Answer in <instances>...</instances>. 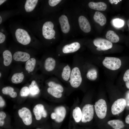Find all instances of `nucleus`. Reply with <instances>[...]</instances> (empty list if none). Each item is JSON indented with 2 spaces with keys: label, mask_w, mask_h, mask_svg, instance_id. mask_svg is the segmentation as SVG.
Listing matches in <instances>:
<instances>
[{
  "label": "nucleus",
  "mask_w": 129,
  "mask_h": 129,
  "mask_svg": "<svg viewBox=\"0 0 129 129\" xmlns=\"http://www.w3.org/2000/svg\"><path fill=\"white\" fill-rule=\"evenodd\" d=\"M82 79L79 68L77 67L73 68L71 70L69 82L73 87L77 88L81 85Z\"/></svg>",
  "instance_id": "obj_1"
},
{
  "label": "nucleus",
  "mask_w": 129,
  "mask_h": 129,
  "mask_svg": "<svg viewBox=\"0 0 129 129\" xmlns=\"http://www.w3.org/2000/svg\"><path fill=\"white\" fill-rule=\"evenodd\" d=\"M102 63L107 69L113 70L119 69L121 65V60L119 58L112 57H105Z\"/></svg>",
  "instance_id": "obj_2"
},
{
  "label": "nucleus",
  "mask_w": 129,
  "mask_h": 129,
  "mask_svg": "<svg viewBox=\"0 0 129 129\" xmlns=\"http://www.w3.org/2000/svg\"><path fill=\"white\" fill-rule=\"evenodd\" d=\"M95 111L98 117L101 119L106 116L107 111V106L105 101L100 99L96 102L94 105Z\"/></svg>",
  "instance_id": "obj_3"
},
{
  "label": "nucleus",
  "mask_w": 129,
  "mask_h": 129,
  "mask_svg": "<svg viewBox=\"0 0 129 129\" xmlns=\"http://www.w3.org/2000/svg\"><path fill=\"white\" fill-rule=\"evenodd\" d=\"M81 121L85 123L91 121L94 115V109L93 106L90 104H87L83 107L82 111Z\"/></svg>",
  "instance_id": "obj_4"
},
{
  "label": "nucleus",
  "mask_w": 129,
  "mask_h": 129,
  "mask_svg": "<svg viewBox=\"0 0 129 129\" xmlns=\"http://www.w3.org/2000/svg\"><path fill=\"white\" fill-rule=\"evenodd\" d=\"M15 36L17 41L24 45L28 44L31 41V38L27 32L25 30L18 28L16 30Z\"/></svg>",
  "instance_id": "obj_5"
},
{
  "label": "nucleus",
  "mask_w": 129,
  "mask_h": 129,
  "mask_svg": "<svg viewBox=\"0 0 129 129\" xmlns=\"http://www.w3.org/2000/svg\"><path fill=\"white\" fill-rule=\"evenodd\" d=\"M54 25L50 21L45 22L43 24L42 28V34L45 39H50L53 38L55 35V32L53 29Z\"/></svg>",
  "instance_id": "obj_6"
},
{
  "label": "nucleus",
  "mask_w": 129,
  "mask_h": 129,
  "mask_svg": "<svg viewBox=\"0 0 129 129\" xmlns=\"http://www.w3.org/2000/svg\"><path fill=\"white\" fill-rule=\"evenodd\" d=\"M94 45L97 47L98 51H105L113 47L112 43L108 40L102 38H98L93 41Z\"/></svg>",
  "instance_id": "obj_7"
},
{
  "label": "nucleus",
  "mask_w": 129,
  "mask_h": 129,
  "mask_svg": "<svg viewBox=\"0 0 129 129\" xmlns=\"http://www.w3.org/2000/svg\"><path fill=\"white\" fill-rule=\"evenodd\" d=\"M20 117L26 125H29L32 123V116L31 112L28 108L24 107L18 111Z\"/></svg>",
  "instance_id": "obj_8"
},
{
  "label": "nucleus",
  "mask_w": 129,
  "mask_h": 129,
  "mask_svg": "<svg viewBox=\"0 0 129 129\" xmlns=\"http://www.w3.org/2000/svg\"><path fill=\"white\" fill-rule=\"evenodd\" d=\"M126 104L125 99L121 98L117 99L112 104L111 108V112L113 115L118 114L124 110Z\"/></svg>",
  "instance_id": "obj_9"
},
{
  "label": "nucleus",
  "mask_w": 129,
  "mask_h": 129,
  "mask_svg": "<svg viewBox=\"0 0 129 129\" xmlns=\"http://www.w3.org/2000/svg\"><path fill=\"white\" fill-rule=\"evenodd\" d=\"M33 112L37 120H40L42 117L45 118L47 116L46 111L44 109L43 106L41 104L36 105L33 109Z\"/></svg>",
  "instance_id": "obj_10"
},
{
  "label": "nucleus",
  "mask_w": 129,
  "mask_h": 129,
  "mask_svg": "<svg viewBox=\"0 0 129 129\" xmlns=\"http://www.w3.org/2000/svg\"><path fill=\"white\" fill-rule=\"evenodd\" d=\"M78 21L80 27L82 31L86 33L90 31L91 25L86 18L84 16H81L79 17Z\"/></svg>",
  "instance_id": "obj_11"
},
{
  "label": "nucleus",
  "mask_w": 129,
  "mask_h": 129,
  "mask_svg": "<svg viewBox=\"0 0 129 129\" xmlns=\"http://www.w3.org/2000/svg\"><path fill=\"white\" fill-rule=\"evenodd\" d=\"M80 43L77 42H75L65 45L63 48L62 51L65 54L75 52L80 48Z\"/></svg>",
  "instance_id": "obj_12"
},
{
  "label": "nucleus",
  "mask_w": 129,
  "mask_h": 129,
  "mask_svg": "<svg viewBox=\"0 0 129 129\" xmlns=\"http://www.w3.org/2000/svg\"><path fill=\"white\" fill-rule=\"evenodd\" d=\"M56 61L53 58L49 57L45 60L43 65L44 70L48 72H50L55 69L56 65Z\"/></svg>",
  "instance_id": "obj_13"
},
{
  "label": "nucleus",
  "mask_w": 129,
  "mask_h": 129,
  "mask_svg": "<svg viewBox=\"0 0 129 129\" xmlns=\"http://www.w3.org/2000/svg\"><path fill=\"white\" fill-rule=\"evenodd\" d=\"M59 21L62 32L65 33H68L70 30V26L67 16L64 15H61L59 17Z\"/></svg>",
  "instance_id": "obj_14"
},
{
  "label": "nucleus",
  "mask_w": 129,
  "mask_h": 129,
  "mask_svg": "<svg viewBox=\"0 0 129 129\" xmlns=\"http://www.w3.org/2000/svg\"><path fill=\"white\" fill-rule=\"evenodd\" d=\"M14 60L17 62H26L30 58V56L28 53L21 51L15 52L13 55Z\"/></svg>",
  "instance_id": "obj_15"
},
{
  "label": "nucleus",
  "mask_w": 129,
  "mask_h": 129,
  "mask_svg": "<svg viewBox=\"0 0 129 129\" xmlns=\"http://www.w3.org/2000/svg\"><path fill=\"white\" fill-rule=\"evenodd\" d=\"M54 112L56 115L55 121L58 123L62 122L64 118L66 113L65 108L63 106L57 107L55 109Z\"/></svg>",
  "instance_id": "obj_16"
},
{
  "label": "nucleus",
  "mask_w": 129,
  "mask_h": 129,
  "mask_svg": "<svg viewBox=\"0 0 129 129\" xmlns=\"http://www.w3.org/2000/svg\"><path fill=\"white\" fill-rule=\"evenodd\" d=\"M37 64V61L34 58H30L26 62L25 69L28 73H31L33 72L35 69Z\"/></svg>",
  "instance_id": "obj_17"
},
{
  "label": "nucleus",
  "mask_w": 129,
  "mask_h": 129,
  "mask_svg": "<svg viewBox=\"0 0 129 129\" xmlns=\"http://www.w3.org/2000/svg\"><path fill=\"white\" fill-rule=\"evenodd\" d=\"M88 6L91 9L99 11H105L107 6L106 4L103 2H90L88 4Z\"/></svg>",
  "instance_id": "obj_18"
},
{
  "label": "nucleus",
  "mask_w": 129,
  "mask_h": 129,
  "mask_svg": "<svg viewBox=\"0 0 129 129\" xmlns=\"http://www.w3.org/2000/svg\"><path fill=\"white\" fill-rule=\"evenodd\" d=\"M93 19L96 22L101 26H104L106 22L107 19L105 16L102 13L98 11L95 12Z\"/></svg>",
  "instance_id": "obj_19"
},
{
  "label": "nucleus",
  "mask_w": 129,
  "mask_h": 129,
  "mask_svg": "<svg viewBox=\"0 0 129 129\" xmlns=\"http://www.w3.org/2000/svg\"><path fill=\"white\" fill-rule=\"evenodd\" d=\"M3 64L6 66H9L11 63L12 56L11 52L8 50H5L3 53Z\"/></svg>",
  "instance_id": "obj_20"
},
{
  "label": "nucleus",
  "mask_w": 129,
  "mask_h": 129,
  "mask_svg": "<svg viewBox=\"0 0 129 129\" xmlns=\"http://www.w3.org/2000/svg\"><path fill=\"white\" fill-rule=\"evenodd\" d=\"M105 36L107 40L111 43H116L119 40L118 36L112 30L108 31Z\"/></svg>",
  "instance_id": "obj_21"
},
{
  "label": "nucleus",
  "mask_w": 129,
  "mask_h": 129,
  "mask_svg": "<svg viewBox=\"0 0 129 129\" xmlns=\"http://www.w3.org/2000/svg\"><path fill=\"white\" fill-rule=\"evenodd\" d=\"M71 70L69 65L67 64L63 68L61 73V77L65 81H67L70 79Z\"/></svg>",
  "instance_id": "obj_22"
},
{
  "label": "nucleus",
  "mask_w": 129,
  "mask_h": 129,
  "mask_svg": "<svg viewBox=\"0 0 129 129\" xmlns=\"http://www.w3.org/2000/svg\"><path fill=\"white\" fill-rule=\"evenodd\" d=\"M24 78V75L22 72H16L12 76L11 78V81L12 83L17 84L22 82Z\"/></svg>",
  "instance_id": "obj_23"
},
{
  "label": "nucleus",
  "mask_w": 129,
  "mask_h": 129,
  "mask_svg": "<svg viewBox=\"0 0 129 129\" xmlns=\"http://www.w3.org/2000/svg\"><path fill=\"white\" fill-rule=\"evenodd\" d=\"M108 124L114 129H121L124 126V125L122 121L119 119H114L109 121Z\"/></svg>",
  "instance_id": "obj_24"
},
{
  "label": "nucleus",
  "mask_w": 129,
  "mask_h": 129,
  "mask_svg": "<svg viewBox=\"0 0 129 129\" xmlns=\"http://www.w3.org/2000/svg\"><path fill=\"white\" fill-rule=\"evenodd\" d=\"M38 1V0H27L24 6L27 12L32 11L35 8Z\"/></svg>",
  "instance_id": "obj_25"
},
{
  "label": "nucleus",
  "mask_w": 129,
  "mask_h": 129,
  "mask_svg": "<svg viewBox=\"0 0 129 129\" xmlns=\"http://www.w3.org/2000/svg\"><path fill=\"white\" fill-rule=\"evenodd\" d=\"M29 88L30 93L32 95L38 94L40 92L39 89L36 81L35 80H33L32 81Z\"/></svg>",
  "instance_id": "obj_26"
},
{
  "label": "nucleus",
  "mask_w": 129,
  "mask_h": 129,
  "mask_svg": "<svg viewBox=\"0 0 129 129\" xmlns=\"http://www.w3.org/2000/svg\"><path fill=\"white\" fill-rule=\"evenodd\" d=\"M2 92L3 94L9 95L13 98L16 97L17 95V93L14 91V88L10 86L3 87L2 89Z\"/></svg>",
  "instance_id": "obj_27"
},
{
  "label": "nucleus",
  "mask_w": 129,
  "mask_h": 129,
  "mask_svg": "<svg viewBox=\"0 0 129 129\" xmlns=\"http://www.w3.org/2000/svg\"><path fill=\"white\" fill-rule=\"evenodd\" d=\"M72 115L76 122L78 123L80 121L82 118V113L81 109L79 107H76L73 109Z\"/></svg>",
  "instance_id": "obj_28"
},
{
  "label": "nucleus",
  "mask_w": 129,
  "mask_h": 129,
  "mask_svg": "<svg viewBox=\"0 0 129 129\" xmlns=\"http://www.w3.org/2000/svg\"><path fill=\"white\" fill-rule=\"evenodd\" d=\"M86 76L87 78L89 80L91 81H94L97 77V71L94 69H91L88 71Z\"/></svg>",
  "instance_id": "obj_29"
},
{
  "label": "nucleus",
  "mask_w": 129,
  "mask_h": 129,
  "mask_svg": "<svg viewBox=\"0 0 129 129\" xmlns=\"http://www.w3.org/2000/svg\"><path fill=\"white\" fill-rule=\"evenodd\" d=\"M111 23L114 27L118 28L122 27L124 24V20L119 18L113 19L111 21Z\"/></svg>",
  "instance_id": "obj_30"
},
{
  "label": "nucleus",
  "mask_w": 129,
  "mask_h": 129,
  "mask_svg": "<svg viewBox=\"0 0 129 129\" xmlns=\"http://www.w3.org/2000/svg\"><path fill=\"white\" fill-rule=\"evenodd\" d=\"M48 86L62 92L64 90L63 87L60 84L57 83L53 81H49L48 83Z\"/></svg>",
  "instance_id": "obj_31"
},
{
  "label": "nucleus",
  "mask_w": 129,
  "mask_h": 129,
  "mask_svg": "<svg viewBox=\"0 0 129 129\" xmlns=\"http://www.w3.org/2000/svg\"><path fill=\"white\" fill-rule=\"evenodd\" d=\"M47 90L49 93L56 98H60L62 96L61 92L53 88L49 87L47 89Z\"/></svg>",
  "instance_id": "obj_32"
},
{
  "label": "nucleus",
  "mask_w": 129,
  "mask_h": 129,
  "mask_svg": "<svg viewBox=\"0 0 129 129\" xmlns=\"http://www.w3.org/2000/svg\"><path fill=\"white\" fill-rule=\"evenodd\" d=\"M30 92L29 88L25 86L22 88L20 92V95L22 97H26L28 96Z\"/></svg>",
  "instance_id": "obj_33"
},
{
  "label": "nucleus",
  "mask_w": 129,
  "mask_h": 129,
  "mask_svg": "<svg viewBox=\"0 0 129 129\" xmlns=\"http://www.w3.org/2000/svg\"><path fill=\"white\" fill-rule=\"evenodd\" d=\"M123 80L125 82L126 87L129 89V69L127 70L124 73L123 77Z\"/></svg>",
  "instance_id": "obj_34"
},
{
  "label": "nucleus",
  "mask_w": 129,
  "mask_h": 129,
  "mask_svg": "<svg viewBox=\"0 0 129 129\" xmlns=\"http://www.w3.org/2000/svg\"><path fill=\"white\" fill-rule=\"evenodd\" d=\"M6 117L5 113L4 112L1 111L0 112V126H3L4 123V119Z\"/></svg>",
  "instance_id": "obj_35"
},
{
  "label": "nucleus",
  "mask_w": 129,
  "mask_h": 129,
  "mask_svg": "<svg viewBox=\"0 0 129 129\" xmlns=\"http://www.w3.org/2000/svg\"><path fill=\"white\" fill-rule=\"evenodd\" d=\"M61 0H49L48 1L49 5L51 6H54L59 3Z\"/></svg>",
  "instance_id": "obj_36"
},
{
  "label": "nucleus",
  "mask_w": 129,
  "mask_h": 129,
  "mask_svg": "<svg viewBox=\"0 0 129 129\" xmlns=\"http://www.w3.org/2000/svg\"><path fill=\"white\" fill-rule=\"evenodd\" d=\"M5 35L1 32H0V43H1L5 41Z\"/></svg>",
  "instance_id": "obj_37"
},
{
  "label": "nucleus",
  "mask_w": 129,
  "mask_h": 129,
  "mask_svg": "<svg viewBox=\"0 0 129 129\" xmlns=\"http://www.w3.org/2000/svg\"><path fill=\"white\" fill-rule=\"evenodd\" d=\"M5 102L2 97L0 96V108L4 106L5 105Z\"/></svg>",
  "instance_id": "obj_38"
},
{
  "label": "nucleus",
  "mask_w": 129,
  "mask_h": 129,
  "mask_svg": "<svg viewBox=\"0 0 129 129\" xmlns=\"http://www.w3.org/2000/svg\"><path fill=\"white\" fill-rule=\"evenodd\" d=\"M122 0H109V1L111 3V4H113L114 3L115 4H117L118 2H120Z\"/></svg>",
  "instance_id": "obj_39"
},
{
  "label": "nucleus",
  "mask_w": 129,
  "mask_h": 129,
  "mask_svg": "<svg viewBox=\"0 0 129 129\" xmlns=\"http://www.w3.org/2000/svg\"><path fill=\"white\" fill-rule=\"evenodd\" d=\"M51 117L53 119H55L56 118V115L54 112L52 113L51 114Z\"/></svg>",
  "instance_id": "obj_40"
},
{
  "label": "nucleus",
  "mask_w": 129,
  "mask_h": 129,
  "mask_svg": "<svg viewBox=\"0 0 129 129\" xmlns=\"http://www.w3.org/2000/svg\"><path fill=\"white\" fill-rule=\"evenodd\" d=\"M125 121L126 123L129 124V114L126 117Z\"/></svg>",
  "instance_id": "obj_41"
},
{
  "label": "nucleus",
  "mask_w": 129,
  "mask_h": 129,
  "mask_svg": "<svg viewBox=\"0 0 129 129\" xmlns=\"http://www.w3.org/2000/svg\"><path fill=\"white\" fill-rule=\"evenodd\" d=\"M6 0H0V5L2 4L5 1H6Z\"/></svg>",
  "instance_id": "obj_42"
},
{
  "label": "nucleus",
  "mask_w": 129,
  "mask_h": 129,
  "mask_svg": "<svg viewBox=\"0 0 129 129\" xmlns=\"http://www.w3.org/2000/svg\"><path fill=\"white\" fill-rule=\"evenodd\" d=\"M127 24L128 27L129 31V19L128 20L127 22Z\"/></svg>",
  "instance_id": "obj_43"
},
{
  "label": "nucleus",
  "mask_w": 129,
  "mask_h": 129,
  "mask_svg": "<svg viewBox=\"0 0 129 129\" xmlns=\"http://www.w3.org/2000/svg\"><path fill=\"white\" fill-rule=\"evenodd\" d=\"M2 18L1 17V16H0V24H1L2 22Z\"/></svg>",
  "instance_id": "obj_44"
},
{
  "label": "nucleus",
  "mask_w": 129,
  "mask_h": 129,
  "mask_svg": "<svg viewBox=\"0 0 129 129\" xmlns=\"http://www.w3.org/2000/svg\"><path fill=\"white\" fill-rule=\"evenodd\" d=\"M1 72H0V77H1Z\"/></svg>",
  "instance_id": "obj_45"
},
{
  "label": "nucleus",
  "mask_w": 129,
  "mask_h": 129,
  "mask_svg": "<svg viewBox=\"0 0 129 129\" xmlns=\"http://www.w3.org/2000/svg\"><path fill=\"white\" fill-rule=\"evenodd\" d=\"M55 37H54L53 38L54 39H55Z\"/></svg>",
  "instance_id": "obj_46"
},
{
  "label": "nucleus",
  "mask_w": 129,
  "mask_h": 129,
  "mask_svg": "<svg viewBox=\"0 0 129 129\" xmlns=\"http://www.w3.org/2000/svg\"></svg>",
  "instance_id": "obj_47"
}]
</instances>
